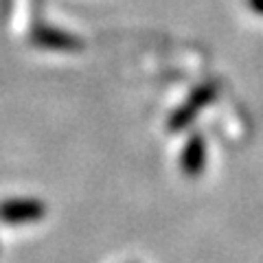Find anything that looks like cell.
Here are the masks:
<instances>
[{
  "instance_id": "cell-1",
  "label": "cell",
  "mask_w": 263,
  "mask_h": 263,
  "mask_svg": "<svg viewBox=\"0 0 263 263\" xmlns=\"http://www.w3.org/2000/svg\"><path fill=\"white\" fill-rule=\"evenodd\" d=\"M248 5H250V9H252L254 13L263 15V0H248Z\"/></svg>"
}]
</instances>
